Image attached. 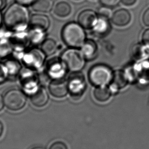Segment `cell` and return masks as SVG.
<instances>
[{
    "label": "cell",
    "instance_id": "6da1fadb",
    "mask_svg": "<svg viewBox=\"0 0 149 149\" xmlns=\"http://www.w3.org/2000/svg\"><path fill=\"white\" fill-rule=\"evenodd\" d=\"M30 17L26 6L16 2L7 8L3 20L5 26L10 31L19 32L26 31L29 25Z\"/></svg>",
    "mask_w": 149,
    "mask_h": 149
},
{
    "label": "cell",
    "instance_id": "7a4b0ae2",
    "mask_svg": "<svg viewBox=\"0 0 149 149\" xmlns=\"http://www.w3.org/2000/svg\"><path fill=\"white\" fill-rule=\"evenodd\" d=\"M62 40L67 46L72 48H81L86 41L85 30L79 23L70 22L62 29Z\"/></svg>",
    "mask_w": 149,
    "mask_h": 149
},
{
    "label": "cell",
    "instance_id": "3957f363",
    "mask_svg": "<svg viewBox=\"0 0 149 149\" xmlns=\"http://www.w3.org/2000/svg\"><path fill=\"white\" fill-rule=\"evenodd\" d=\"M113 71L107 65H95L89 70L88 79L91 84L95 86H106L110 84L113 75Z\"/></svg>",
    "mask_w": 149,
    "mask_h": 149
},
{
    "label": "cell",
    "instance_id": "277c9868",
    "mask_svg": "<svg viewBox=\"0 0 149 149\" xmlns=\"http://www.w3.org/2000/svg\"><path fill=\"white\" fill-rule=\"evenodd\" d=\"M60 58L69 70L73 72H80L85 66L86 59L81 50L70 48L62 53Z\"/></svg>",
    "mask_w": 149,
    "mask_h": 149
},
{
    "label": "cell",
    "instance_id": "5b68a950",
    "mask_svg": "<svg viewBox=\"0 0 149 149\" xmlns=\"http://www.w3.org/2000/svg\"><path fill=\"white\" fill-rule=\"evenodd\" d=\"M124 70L129 82H133L138 80L149 81V59L130 64Z\"/></svg>",
    "mask_w": 149,
    "mask_h": 149
},
{
    "label": "cell",
    "instance_id": "8992f818",
    "mask_svg": "<svg viewBox=\"0 0 149 149\" xmlns=\"http://www.w3.org/2000/svg\"><path fill=\"white\" fill-rule=\"evenodd\" d=\"M5 105L11 111L22 109L27 103V97L24 91L14 88L6 91L4 97Z\"/></svg>",
    "mask_w": 149,
    "mask_h": 149
},
{
    "label": "cell",
    "instance_id": "52a82bcc",
    "mask_svg": "<svg viewBox=\"0 0 149 149\" xmlns=\"http://www.w3.org/2000/svg\"><path fill=\"white\" fill-rule=\"evenodd\" d=\"M68 91L72 99H79L83 95L86 88L85 77L80 72H73L68 80Z\"/></svg>",
    "mask_w": 149,
    "mask_h": 149
},
{
    "label": "cell",
    "instance_id": "ba28073f",
    "mask_svg": "<svg viewBox=\"0 0 149 149\" xmlns=\"http://www.w3.org/2000/svg\"><path fill=\"white\" fill-rule=\"evenodd\" d=\"M46 56L41 49L32 48L25 51L22 60L26 67L36 70L41 69L43 66Z\"/></svg>",
    "mask_w": 149,
    "mask_h": 149
},
{
    "label": "cell",
    "instance_id": "9c48e42d",
    "mask_svg": "<svg viewBox=\"0 0 149 149\" xmlns=\"http://www.w3.org/2000/svg\"><path fill=\"white\" fill-rule=\"evenodd\" d=\"M68 70L64 62L60 58H52L46 65V72L51 80L65 79Z\"/></svg>",
    "mask_w": 149,
    "mask_h": 149
},
{
    "label": "cell",
    "instance_id": "30bf717a",
    "mask_svg": "<svg viewBox=\"0 0 149 149\" xmlns=\"http://www.w3.org/2000/svg\"><path fill=\"white\" fill-rule=\"evenodd\" d=\"M18 76L21 85L29 93L39 86L38 74L33 69L27 67L22 68Z\"/></svg>",
    "mask_w": 149,
    "mask_h": 149
},
{
    "label": "cell",
    "instance_id": "8fae6325",
    "mask_svg": "<svg viewBox=\"0 0 149 149\" xmlns=\"http://www.w3.org/2000/svg\"><path fill=\"white\" fill-rule=\"evenodd\" d=\"M48 89L50 94L56 98L65 97L69 92L68 81L65 79L51 80Z\"/></svg>",
    "mask_w": 149,
    "mask_h": 149
},
{
    "label": "cell",
    "instance_id": "7c38bea8",
    "mask_svg": "<svg viewBox=\"0 0 149 149\" xmlns=\"http://www.w3.org/2000/svg\"><path fill=\"white\" fill-rule=\"evenodd\" d=\"M30 99L33 105L36 107L41 108L47 104L49 96L44 87L38 86L30 93Z\"/></svg>",
    "mask_w": 149,
    "mask_h": 149
},
{
    "label": "cell",
    "instance_id": "4fadbf2b",
    "mask_svg": "<svg viewBox=\"0 0 149 149\" xmlns=\"http://www.w3.org/2000/svg\"><path fill=\"white\" fill-rule=\"evenodd\" d=\"M10 41L13 45V50H25L30 42L28 32L26 31L14 32L11 35Z\"/></svg>",
    "mask_w": 149,
    "mask_h": 149
},
{
    "label": "cell",
    "instance_id": "5bb4252c",
    "mask_svg": "<svg viewBox=\"0 0 149 149\" xmlns=\"http://www.w3.org/2000/svg\"><path fill=\"white\" fill-rule=\"evenodd\" d=\"M98 15L94 11L86 9L79 13L78 23L84 29H92L97 21Z\"/></svg>",
    "mask_w": 149,
    "mask_h": 149
},
{
    "label": "cell",
    "instance_id": "9a60e30c",
    "mask_svg": "<svg viewBox=\"0 0 149 149\" xmlns=\"http://www.w3.org/2000/svg\"><path fill=\"white\" fill-rule=\"evenodd\" d=\"M92 29L94 34L97 36L103 37L107 35L111 29L109 18L98 15L97 21Z\"/></svg>",
    "mask_w": 149,
    "mask_h": 149
},
{
    "label": "cell",
    "instance_id": "2e32d148",
    "mask_svg": "<svg viewBox=\"0 0 149 149\" xmlns=\"http://www.w3.org/2000/svg\"><path fill=\"white\" fill-rule=\"evenodd\" d=\"M29 26L32 29H39L46 32L50 26V20L48 16L42 14L32 15Z\"/></svg>",
    "mask_w": 149,
    "mask_h": 149
},
{
    "label": "cell",
    "instance_id": "e0dca14e",
    "mask_svg": "<svg viewBox=\"0 0 149 149\" xmlns=\"http://www.w3.org/2000/svg\"><path fill=\"white\" fill-rule=\"evenodd\" d=\"M129 82L128 78L124 70H115L113 72L111 82L110 84L111 87L110 89L111 91L113 89L116 91L122 89L126 86Z\"/></svg>",
    "mask_w": 149,
    "mask_h": 149
},
{
    "label": "cell",
    "instance_id": "ac0fdd59",
    "mask_svg": "<svg viewBox=\"0 0 149 149\" xmlns=\"http://www.w3.org/2000/svg\"><path fill=\"white\" fill-rule=\"evenodd\" d=\"M112 23L118 27H124L128 25L131 20L130 13L125 9L116 11L111 17Z\"/></svg>",
    "mask_w": 149,
    "mask_h": 149
},
{
    "label": "cell",
    "instance_id": "d6986e66",
    "mask_svg": "<svg viewBox=\"0 0 149 149\" xmlns=\"http://www.w3.org/2000/svg\"><path fill=\"white\" fill-rule=\"evenodd\" d=\"M80 50L87 61L93 60L97 56V45L93 40H86L84 44L81 47Z\"/></svg>",
    "mask_w": 149,
    "mask_h": 149
},
{
    "label": "cell",
    "instance_id": "ffe728a7",
    "mask_svg": "<svg viewBox=\"0 0 149 149\" xmlns=\"http://www.w3.org/2000/svg\"><path fill=\"white\" fill-rule=\"evenodd\" d=\"M133 58L137 61L149 59V48L144 44H136L131 51Z\"/></svg>",
    "mask_w": 149,
    "mask_h": 149
},
{
    "label": "cell",
    "instance_id": "44dd1931",
    "mask_svg": "<svg viewBox=\"0 0 149 149\" xmlns=\"http://www.w3.org/2000/svg\"><path fill=\"white\" fill-rule=\"evenodd\" d=\"M54 3L53 0H36L32 5V8L36 12L48 13L52 10Z\"/></svg>",
    "mask_w": 149,
    "mask_h": 149
},
{
    "label": "cell",
    "instance_id": "7402d4cb",
    "mask_svg": "<svg viewBox=\"0 0 149 149\" xmlns=\"http://www.w3.org/2000/svg\"><path fill=\"white\" fill-rule=\"evenodd\" d=\"M8 71L9 77H16L19 76L22 69L19 59L15 58H9L4 62Z\"/></svg>",
    "mask_w": 149,
    "mask_h": 149
},
{
    "label": "cell",
    "instance_id": "603a6c76",
    "mask_svg": "<svg viewBox=\"0 0 149 149\" xmlns=\"http://www.w3.org/2000/svg\"><path fill=\"white\" fill-rule=\"evenodd\" d=\"M111 95V91L106 86H97L93 91V95L97 101L105 102L109 99Z\"/></svg>",
    "mask_w": 149,
    "mask_h": 149
},
{
    "label": "cell",
    "instance_id": "cb8c5ba5",
    "mask_svg": "<svg viewBox=\"0 0 149 149\" xmlns=\"http://www.w3.org/2000/svg\"><path fill=\"white\" fill-rule=\"evenodd\" d=\"M72 7L68 3L61 1L55 6L54 13L56 16L60 17H65L70 15Z\"/></svg>",
    "mask_w": 149,
    "mask_h": 149
},
{
    "label": "cell",
    "instance_id": "d4e9b609",
    "mask_svg": "<svg viewBox=\"0 0 149 149\" xmlns=\"http://www.w3.org/2000/svg\"><path fill=\"white\" fill-rule=\"evenodd\" d=\"M41 50L46 56H51L57 50V45L52 38L45 39L41 45Z\"/></svg>",
    "mask_w": 149,
    "mask_h": 149
},
{
    "label": "cell",
    "instance_id": "484cf974",
    "mask_svg": "<svg viewBox=\"0 0 149 149\" xmlns=\"http://www.w3.org/2000/svg\"><path fill=\"white\" fill-rule=\"evenodd\" d=\"M28 34L30 42L35 45L42 43L45 40V31L41 30L31 28Z\"/></svg>",
    "mask_w": 149,
    "mask_h": 149
},
{
    "label": "cell",
    "instance_id": "4316f807",
    "mask_svg": "<svg viewBox=\"0 0 149 149\" xmlns=\"http://www.w3.org/2000/svg\"><path fill=\"white\" fill-rule=\"evenodd\" d=\"M13 47L10 38L0 39V58H4L13 53Z\"/></svg>",
    "mask_w": 149,
    "mask_h": 149
},
{
    "label": "cell",
    "instance_id": "83f0119b",
    "mask_svg": "<svg viewBox=\"0 0 149 149\" xmlns=\"http://www.w3.org/2000/svg\"><path fill=\"white\" fill-rule=\"evenodd\" d=\"M8 71L4 63L0 62V84L5 82L8 78Z\"/></svg>",
    "mask_w": 149,
    "mask_h": 149
},
{
    "label": "cell",
    "instance_id": "f1b7e54d",
    "mask_svg": "<svg viewBox=\"0 0 149 149\" xmlns=\"http://www.w3.org/2000/svg\"><path fill=\"white\" fill-rule=\"evenodd\" d=\"M112 12L111 9L109 7L103 6L100 8L99 10H98V15L101 16H103V17H106L109 19L110 17H111L112 15Z\"/></svg>",
    "mask_w": 149,
    "mask_h": 149
},
{
    "label": "cell",
    "instance_id": "f546056e",
    "mask_svg": "<svg viewBox=\"0 0 149 149\" xmlns=\"http://www.w3.org/2000/svg\"><path fill=\"white\" fill-rule=\"evenodd\" d=\"M100 1L103 6L112 8L118 6L121 0H100Z\"/></svg>",
    "mask_w": 149,
    "mask_h": 149
},
{
    "label": "cell",
    "instance_id": "4dcf8cb0",
    "mask_svg": "<svg viewBox=\"0 0 149 149\" xmlns=\"http://www.w3.org/2000/svg\"><path fill=\"white\" fill-rule=\"evenodd\" d=\"M49 149H68V147L63 142L57 141L50 145Z\"/></svg>",
    "mask_w": 149,
    "mask_h": 149
},
{
    "label": "cell",
    "instance_id": "1f68e13d",
    "mask_svg": "<svg viewBox=\"0 0 149 149\" xmlns=\"http://www.w3.org/2000/svg\"><path fill=\"white\" fill-rule=\"evenodd\" d=\"M143 44L149 48V29L144 31L142 35Z\"/></svg>",
    "mask_w": 149,
    "mask_h": 149
},
{
    "label": "cell",
    "instance_id": "d6a6232c",
    "mask_svg": "<svg viewBox=\"0 0 149 149\" xmlns=\"http://www.w3.org/2000/svg\"><path fill=\"white\" fill-rule=\"evenodd\" d=\"M143 22L146 26L149 27V8L147 9L143 16Z\"/></svg>",
    "mask_w": 149,
    "mask_h": 149
},
{
    "label": "cell",
    "instance_id": "836d02e7",
    "mask_svg": "<svg viewBox=\"0 0 149 149\" xmlns=\"http://www.w3.org/2000/svg\"><path fill=\"white\" fill-rule=\"evenodd\" d=\"M35 1L36 0H15L16 2L20 4L26 6H29L30 5H32Z\"/></svg>",
    "mask_w": 149,
    "mask_h": 149
},
{
    "label": "cell",
    "instance_id": "e575fe53",
    "mask_svg": "<svg viewBox=\"0 0 149 149\" xmlns=\"http://www.w3.org/2000/svg\"><path fill=\"white\" fill-rule=\"evenodd\" d=\"M136 1L137 0H121V2L123 4L127 6H132L136 3Z\"/></svg>",
    "mask_w": 149,
    "mask_h": 149
},
{
    "label": "cell",
    "instance_id": "d590c367",
    "mask_svg": "<svg viewBox=\"0 0 149 149\" xmlns=\"http://www.w3.org/2000/svg\"><path fill=\"white\" fill-rule=\"evenodd\" d=\"M7 0H0V11L2 10L6 7Z\"/></svg>",
    "mask_w": 149,
    "mask_h": 149
},
{
    "label": "cell",
    "instance_id": "8d00e7d4",
    "mask_svg": "<svg viewBox=\"0 0 149 149\" xmlns=\"http://www.w3.org/2000/svg\"><path fill=\"white\" fill-rule=\"evenodd\" d=\"M4 105V97H3L2 95L0 94V111H1L2 110Z\"/></svg>",
    "mask_w": 149,
    "mask_h": 149
},
{
    "label": "cell",
    "instance_id": "74e56055",
    "mask_svg": "<svg viewBox=\"0 0 149 149\" xmlns=\"http://www.w3.org/2000/svg\"><path fill=\"white\" fill-rule=\"evenodd\" d=\"M4 127L3 123L0 120V138L2 136L3 133H4Z\"/></svg>",
    "mask_w": 149,
    "mask_h": 149
},
{
    "label": "cell",
    "instance_id": "f35d334b",
    "mask_svg": "<svg viewBox=\"0 0 149 149\" xmlns=\"http://www.w3.org/2000/svg\"><path fill=\"white\" fill-rule=\"evenodd\" d=\"M3 22H4L3 17L2 15V13H1V11H0V27H1V26L2 25Z\"/></svg>",
    "mask_w": 149,
    "mask_h": 149
},
{
    "label": "cell",
    "instance_id": "ab89813d",
    "mask_svg": "<svg viewBox=\"0 0 149 149\" xmlns=\"http://www.w3.org/2000/svg\"><path fill=\"white\" fill-rule=\"evenodd\" d=\"M31 149H45L44 148H42V147H34L33 148H32Z\"/></svg>",
    "mask_w": 149,
    "mask_h": 149
}]
</instances>
